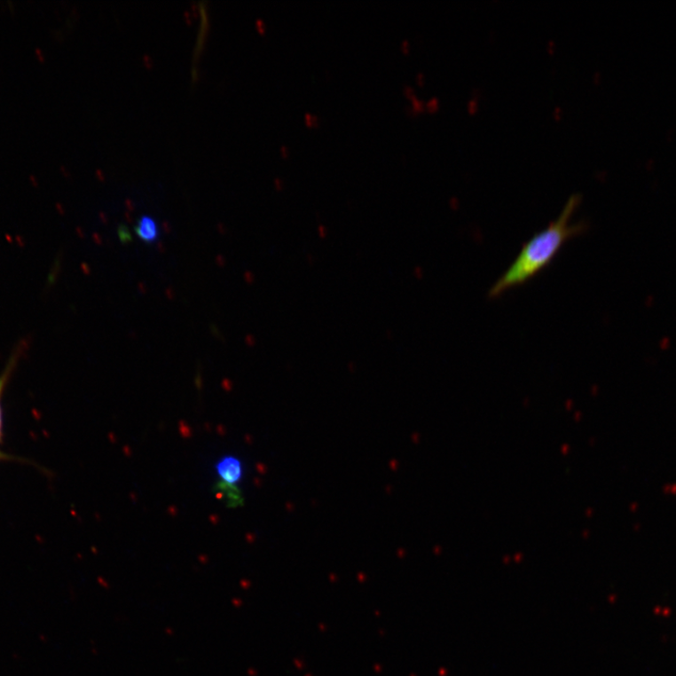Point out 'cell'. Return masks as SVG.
<instances>
[{"instance_id": "3957f363", "label": "cell", "mask_w": 676, "mask_h": 676, "mask_svg": "<svg viewBox=\"0 0 676 676\" xmlns=\"http://www.w3.org/2000/svg\"><path fill=\"white\" fill-rule=\"evenodd\" d=\"M136 233L144 243L153 245L159 239L158 224L153 217L143 216L138 221Z\"/></svg>"}, {"instance_id": "7a4b0ae2", "label": "cell", "mask_w": 676, "mask_h": 676, "mask_svg": "<svg viewBox=\"0 0 676 676\" xmlns=\"http://www.w3.org/2000/svg\"><path fill=\"white\" fill-rule=\"evenodd\" d=\"M216 468L219 477L231 485L240 481L241 475H243V467H241L240 461L234 457L222 459Z\"/></svg>"}, {"instance_id": "6da1fadb", "label": "cell", "mask_w": 676, "mask_h": 676, "mask_svg": "<svg viewBox=\"0 0 676 676\" xmlns=\"http://www.w3.org/2000/svg\"><path fill=\"white\" fill-rule=\"evenodd\" d=\"M579 203L581 196H571L557 219L526 241L516 259L491 286L490 299L500 298L535 279L551 265L568 241L586 231L585 222H572Z\"/></svg>"}, {"instance_id": "5b68a950", "label": "cell", "mask_w": 676, "mask_h": 676, "mask_svg": "<svg viewBox=\"0 0 676 676\" xmlns=\"http://www.w3.org/2000/svg\"><path fill=\"white\" fill-rule=\"evenodd\" d=\"M305 120H307V122L310 125H312V122H314L313 119H312V116L310 114L305 115Z\"/></svg>"}, {"instance_id": "277c9868", "label": "cell", "mask_w": 676, "mask_h": 676, "mask_svg": "<svg viewBox=\"0 0 676 676\" xmlns=\"http://www.w3.org/2000/svg\"><path fill=\"white\" fill-rule=\"evenodd\" d=\"M18 362H19V352H16L15 354H13L12 358L9 361L3 375L0 376V400H2V395L4 393L5 386L8 382L9 378L12 375V370L14 369L16 363ZM0 437H2V406H0Z\"/></svg>"}]
</instances>
